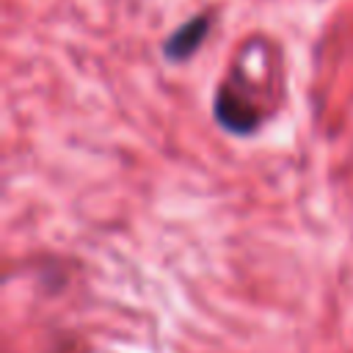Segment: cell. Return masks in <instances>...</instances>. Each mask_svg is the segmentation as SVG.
<instances>
[{
  "label": "cell",
  "mask_w": 353,
  "mask_h": 353,
  "mask_svg": "<svg viewBox=\"0 0 353 353\" xmlns=\"http://www.w3.org/2000/svg\"><path fill=\"white\" fill-rule=\"evenodd\" d=\"M215 119L232 135H251L262 124L259 108L234 83H223L218 88V94H215Z\"/></svg>",
  "instance_id": "cell-1"
},
{
  "label": "cell",
  "mask_w": 353,
  "mask_h": 353,
  "mask_svg": "<svg viewBox=\"0 0 353 353\" xmlns=\"http://www.w3.org/2000/svg\"><path fill=\"white\" fill-rule=\"evenodd\" d=\"M210 25H212V17L210 14H199L193 19H188L185 25H179L163 44V52L168 61H188L207 39L210 33Z\"/></svg>",
  "instance_id": "cell-2"
}]
</instances>
